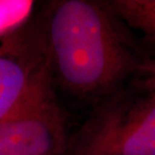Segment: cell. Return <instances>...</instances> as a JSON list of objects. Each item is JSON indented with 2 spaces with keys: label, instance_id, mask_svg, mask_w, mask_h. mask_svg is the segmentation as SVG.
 I'll use <instances>...</instances> for the list:
<instances>
[{
  "label": "cell",
  "instance_id": "6da1fadb",
  "mask_svg": "<svg viewBox=\"0 0 155 155\" xmlns=\"http://www.w3.org/2000/svg\"><path fill=\"white\" fill-rule=\"evenodd\" d=\"M54 85L100 102L141 73L148 57L109 1L58 0L38 13Z\"/></svg>",
  "mask_w": 155,
  "mask_h": 155
},
{
  "label": "cell",
  "instance_id": "7a4b0ae2",
  "mask_svg": "<svg viewBox=\"0 0 155 155\" xmlns=\"http://www.w3.org/2000/svg\"><path fill=\"white\" fill-rule=\"evenodd\" d=\"M64 155H155V91L133 81L96 103Z\"/></svg>",
  "mask_w": 155,
  "mask_h": 155
},
{
  "label": "cell",
  "instance_id": "3957f363",
  "mask_svg": "<svg viewBox=\"0 0 155 155\" xmlns=\"http://www.w3.org/2000/svg\"><path fill=\"white\" fill-rule=\"evenodd\" d=\"M51 76L0 119V155H64L70 136Z\"/></svg>",
  "mask_w": 155,
  "mask_h": 155
},
{
  "label": "cell",
  "instance_id": "277c9868",
  "mask_svg": "<svg viewBox=\"0 0 155 155\" xmlns=\"http://www.w3.org/2000/svg\"><path fill=\"white\" fill-rule=\"evenodd\" d=\"M51 76L38 14L0 35V119L18 108Z\"/></svg>",
  "mask_w": 155,
  "mask_h": 155
},
{
  "label": "cell",
  "instance_id": "5b68a950",
  "mask_svg": "<svg viewBox=\"0 0 155 155\" xmlns=\"http://www.w3.org/2000/svg\"><path fill=\"white\" fill-rule=\"evenodd\" d=\"M109 2L129 30L138 32L142 40L155 51V0H112ZM150 60L155 61V57Z\"/></svg>",
  "mask_w": 155,
  "mask_h": 155
},
{
  "label": "cell",
  "instance_id": "8992f818",
  "mask_svg": "<svg viewBox=\"0 0 155 155\" xmlns=\"http://www.w3.org/2000/svg\"><path fill=\"white\" fill-rule=\"evenodd\" d=\"M31 1H0V35L12 32L32 17Z\"/></svg>",
  "mask_w": 155,
  "mask_h": 155
},
{
  "label": "cell",
  "instance_id": "52a82bcc",
  "mask_svg": "<svg viewBox=\"0 0 155 155\" xmlns=\"http://www.w3.org/2000/svg\"><path fill=\"white\" fill-rule=\"evenodd\" d=\"M134 82L139 84L140 86L155 91V61L147 58L146 63L144 64L141 70V73Z\"/></svg>",
  "mask_w": 155,
  "mask_h": 155
}]
</instances>
